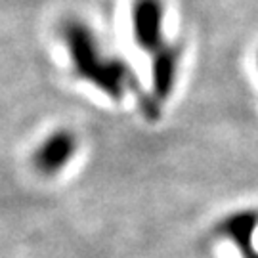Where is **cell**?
Listing matches in <instances>:
<instances>
[{"label": "cell", "mask_w": 258, "mask_h": 258, "mask_svg": "<svg viewBox=\"0 0 258 258\" xmlns=\"http://www.w3.org/2000/svg\"><path fill=\"white\" fill-rule=\"evenodd\" d=\"M61 38L77 75L96 84L98 88H102V92L109 96L117 98L124 92V63L103 50L102 40L96 35L94 27L83 19H67L61 25Z\"/></svg>", "instance_id": "obj_1"}, {"label": "cell", "mask_w": 258, "mask_h": 258, "mask_svg": "<svg viewBox=\"0 0 258 258\" xmlns=\"http://www.w3.org/2000/svg\"><path fill=\"white\" fill-rule=\"evenodd\" d=\"M165 23V6L163 0H134L130 8V25L134 40L142 50L153 55L161 48H165L163 33Z\"/></svg>", "instance_id": "obj_2"}, {"label": "cell", "mask_w": 258, "mask_h": 258, "mask_svg": "<svg viewBox=\"0 0 258 258\" xmlns=\"http://www.w3.org/2000/svg\"><path fill=\"white\" fill-rule=\"evenodd\" d=\"M75 146H77V142H75L73 134H69V132H55V134H52L38 148L37 155H35L37 168L46 172V174L57 172L73 157Z\"/></svg>", "instance_id": "obj_3"}, {"label": "cell", "mask_w": 258, "mask_h": 258, "mask_svg": "<svg viewBox=\"0 0 258 258\" xmlns=\"http://www.w3.org/2000/svg\"><path fill=\"white\" fill-rule=\"evenodd\" d=\"M180 59V48L166 44L157 54H153V79H155V92L165 98L170 94V88L176 79V67Z\"/></svg>", "instance_id": "obj_4"}]
</instances>
